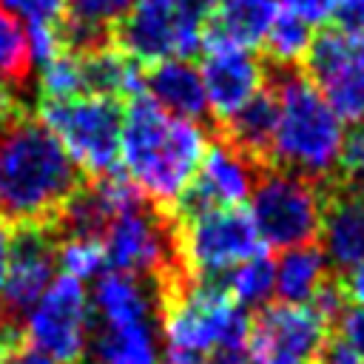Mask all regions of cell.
Here are the masks:
<instances>
[{"label":"cell","instance_id":"1","mask_svg":"<svg viewBox=\"0 0 364 364\" xmlns=\"http://www.w3.org/2000/svg\"><path fill=\"white\" fill-rule=\"evenodd\" d=\"M85 173L17 97L0 102V222L48 228Z\"/></svg>","mask_w":364,"mask_h":364},{"label":"cell","instance_id":"2","mask_svg":"<svg viewBox=\"0 0 364 364\" xmlns=\"http://www.w3.org/2000/svg\"><path fill=\"white\" fill-rule=\"evenodd\" d=\"M208 148V131L165 114L148 94L122 108L119 159L131 182L156 205H173L193 179Z\"/></svg>","mask_w":364,"mask_h":364},{"label":"cell","instance_id":"3","mask_svg":"<svg viewBox=\"0 0 364 364\" xmlns=\"http://www.w3.org/2000/svg\"><path fill=\"white\" fill-rule=\"evenodd\" d=\"M270 88L279 102L270 168H282L313 182L330 179L338 168L344 122L333 114L318 88L293 68H276Z\"/></svg>","mask_w":364,"mask_h":364},{"label":"cell","instance_id":"4","mask_svg":"<svg viewBox=\"0 0 364 364\" xmlns=\"http://www.w3.org/2000/svg\"><path fill=\"white\" fill-rule=\"evenodd\" d=\"M159 324L168 350L199 355H210L216 350H245L250 330L247 313L228 296L222 276L193 279L162 307Z\"/></svg>","mask_w":364,"mask_h":364},{"label":"cell","instance_id":"5","mask_svg":"<svg viewBox=\"0 0 364 364\" xmlns=\"http://www.w3.org/2000/svg\"><path fill=\"white\" fill-rule=\"evenodd\" d=\"M250 222L259 242L276 250L313 245L321 230L324 191L313 179L282 168H262L250 191Z\"/></svg>","mask_w":364,"mask_h":364},{"label":"cell","instance_id":"6","mask_svg":"<svg viewBox=\"0 0 364 364\" xmlns=\"http://www.w3.org/2000/svg\"><path fill=\"white\" fill-rule=\"evenodd\" d=\"M37 117L51 128L65 154L85 176H102L119 168L122 102L111 97L40 100Z\"/></svg>","mask_w":364,"mask_h":364},{"label":"cell","instance_id":"7","mask_svg":"<svg viewBox=\"0 0 364 364\" xmlns=\"http://www.w3.org/2000/svg\"><path fill=\"white\" fill-rule=\"evenodd\" d=\"M259 250V233L242 208H216L179 222V256L191 279L222 276Z\"/></svg>","mask_w":364,"mask_h":364},{"label":"cell","instance_id":"8","mask_svg":"<svg viewBox=\"0 0 364 364\" xmlns=\"http://www.w3.org/2000/svg\"><path fill=\"white\" fill-rule=\"evenodd\" d=\"M327 318L310 304L273 301L256 310L247 330L250 364H313L324 338Z\"/></svg>","mask_w":364,"mask_h":364},{"label":"cell","instance_id":"9","mask_svg":"<svg viewBox=\"0 0 364 364\" xmlns=\"http://www.w3.org/2000/svg\"><path fill=\"white\" fill-rule=\"evenodd\" d=\"M91 333V301L82 282L60 276L26 316V341L63 364H80Z\"/></svg>","mask_w":364,"mask_h":364},{"label":"cell","instance_id":"10","mask_svg":"<svg viewBox=\"0 0 364 364\" xmlns=\"http://www.w3.org/2000/svg\"><path fill=\"white\" fill-rule=\"evenodd\" d=\"M259 171L262 168L253 159H247L242 151H236L222 136H213V142H208L205 148V156L193 179L168 208L173 210L179 222L196 219L216 208H239L250 196Z\"/></svg>","mask_w":364,"mask_h":364},{"label":"cell","instance_id":"11","mask_svg":"<svg viewBox=\"0 0 364 364\" xmlns=\"http://www.w3.org/2000/svg\"><path fill=\"white\" fill-rule=\"evenodd\" d=\"M57 250L60 242L51 233V228L23 225V228H11L9 233V270L0 301L11 324H17L23 333H26V316L54 282Z\"/></svg>","mask_w":364,"mask_h":364},{"label":"cell","instance_id":"12","mask_svg":"<svg viewBox=\"0 0 364 364\" xmlns=\"http://www.w3.org/2000/svg\"><path fill=\"white\" fill-rule=\"evenodd\" d=\"M199 77L216 125L264 85V65L250 48H205Z\"/></svg>","mask_w":364,"mask_h":364},{"label":"cell","instance_id":"13","mask_svg":"<svg viewBox=\"0 0 364 364\" xmlns=\"http://www.w3.org/2000/svg\"><path fill=\"white\" fill-rule=\"evenodd\" d=\"M318 236L330 267L347 273L364 262V185L341 182L324 188Z\"/></svg>","mask_w":364,"mask_h":364},{"label":"cell","instance_id":"14","mask_svg":"<svg viewBox=\"0 0 364 364\" xmlns=\"http://www.w3.org/2000/svg\"><path fill=\"white\" fill-rule=\"evenodd\" d=\"M142 91H148V97L171 117L193 122L199 128L208 125V131H213V114L208 105V94L199 77V68L191 60H159L154 65L145 68L142 77Z\"/></svg>","mask_w":364,"mask_h":364},{"label":"cell","instance_id":"15","mask_svg":"<svg viewBox=\"0 0 364 364\" xmlns=\"http://www.w3.org/2000/svg\"><path fill=\"white\" fill-rule=\"evenodd\" d=\"M114 46L142 65L176 57L173 0H136L114 28Z\"/></svg>","mask_w":364,"mask_h":364},{"label":"cell","instance_id":"16","mask_svg":"<svg viewBox=\"0 0 364 364\" xmlns=\"http://www.w3.org/2000/svg\"><path fill=\"white\" fill-rule=\"evenodd\" d=\"M279 119V102L270 85H262L239 111L213 125V136H222L259 168H270V148Z\"/></svg>","mask_w":364,"mask_h":364},{"label":"cell","instance_id":"17","mask_svg":"<svg viewBox=\"0 0 364 364\" xmlns=\"http://www.w3.org/2000/svg\"><path fill=\"white\" fill-rule=\"evenodd\" d=\"M276 11V0H213L202 48H253L264 40Z\"/></svg>","mask_w":364,"mask_h":364},{"label":"cell","instance_id":"18","mask_svg":"<svg viewBox=\"0 0 364 364\" xmlns=\"http://www.w3.org/2000/svg\"><path fill=\"white\" fill-rule=\"evenodd\" d=\"M91 310L100 324H142L159 321V299L154 282L136 279L131 273H105L94 287ZM162 327V324H159Z\"/></svg>","mask_w":364,"mask_h":364},{"label":"cell","instance_id":"19","mask_svg":"<svg viewBox=\"0 0 364 364\" xmlns=\"http://www.w3.org/2000/svg\"><path fill=\"white\" fill-rule=\"evenodd\" d=\"M136 0H68L65 20L60 23V43L68 54H91L114 46L117 23Z\"/></svg>","mask_w":364,"mask_h":364},{"label":"cell","instance_id":"20","mask_svg":"<svg viewBox=\"0 0 364 364\" xmlns=\"http://www.w3.org/2000/svg\"><path fill=\"white\" fill-rule=\"evenodd\" d=\"M159 324H100L91 316L85 353L91 364H156L159 361Z\"/></svg>","mask_w":364,"mask_h":364},{"label":"cell","instance_id":"21","mask_svg":"<svg viewBox=\"0 0 364 364\" xmlns=\"http://www.w3.org/2000/svg\"><path fill=\"white\" fill-rule=\"evenodd\" d=\"M327 267L330 264H327L321 247H316V245L290 247L276 262V287H273V293L279 296V301L307 304L318 293V287L327 282Z\"/></svg>","mask_w":364,"mask_h":364},{"label":"cell","instance_id":"22","mask_svg":"<svg viewBox=\"0 0 364 364\" xmlns=\"http://www.w3.org/2000/svg\"><path fill=\"white\" fill-rule=\"evenodd\" d=\"M228 296L242 307H264L276 287V262L264 250L253 253L250 259L239 262L228 273H222Z\"/></svg>","mask_w":364,"mask_h":364},{"label":"cell","instance_id":"23","mask_svg":"<svg viewBox=\"0 0 364 364\" xmlns=\"http://www.w3.org/2000/svg\"><path fill=\"white\" fill-rule=\"evenodd\" d=\"M313 26L304 23L301 17L290 14V11H276L267 34H264V57L270 60L273 68H293L299 63H304L307 48L313 43Z\"/></svg>","mask_w":364,"mask_h":364},{"label":"cell","instance_id":"24","mask_svg":"<svg viewBox=\"0 0 364 364\" xmlns=\"http://www.w3.org/2000/svg\"><path fill=\"white\" fill-rule=\"evenodd\" d=\"M31 65H34V60L28 51L26 31L17 26L14 17L0 11V80L14 97L28 82Z\"/></svg>","mask_w":364,"mask_h":364},{"label":"cell","instance_id":"25","mask_svg":"<svg viewBox=\"0 0 364 364\" xmlns=\"http://www.w3.org/2000/svg\"><path fill=\"white\" fill-rule=\"evenodd\" d=\"M40 94H43V100L82 97L80 65H77V57L74 54L60 51L54 60L43 63V71H40Z\"/></svg>","mask_w":364,"mask_h":364},{"label":"cell","instance_id":"26","mask_svg":"<svg viewBox=\"0 0 364 364\" xmlns=\"http://www.w3.org/2000/svg\"><path fill=\"white\" fill-rule=\"evenodd\" d=\"M57 264L63 267L65 276L82 282L91 279L102 264H105V247L100 239H71L60 242L57 250Z\"/></svg>","mask_w":364,"mask_h":364},{"label":"cell","instance_id":"27","mask_svg":"<svg viewBox=\"0 0 364 364\" xmlns=\"http://www.w3.org/2000/svg\"><path fill=\"white\" fill-rule=\"evenodd\" d=\"M68 0H0V11L26 26H51L57 28L65 20Z\"/></svg>","mask_w":364,"mask_h":364},{"label":"cell","instance_id":"28","mask_svg":"<svg viewBox=\"0 0 364 364\" xmlns=\"http://www.w3.org/2000/svg\"><path fill=\"white\" fill-rule=\"evenodd\" d=\"M338 168L344 182L364 185V119L353 122L350 131H344L341 151H338Z\"/></svg>","mask_w":364,"mask_h":364},{"label":"cell","instance_id":"29","mask_svg":"<svg viewBox=\"0 0 364 364\" xmlns=\"http://www.w3.org/2000/svg\"><path fill=\"white\" fill-rule=\"evenodd\" d=\"M330 20L341 34L364 37V0H336Z\"/></svg>","mask_w":364,"mask_h":364},{"label":"cell","instance_id":"30","mask_svg":"<svg viewBox=\"0 0 364 364\" xmlns=\"http://www.w3.org/2000/svg\"><path fill=\"white\" fill-rule=\"evenodd\" d=\"M276 3H282L284 11L301 17L310 26L327 23L333 17V6H336V0H276Z\"/></svg>","mask_w":364,"mask_h":364},{"label":"cell","instance_id":"31","mask_svg":"<svg viewBox=\"0 0 364 364\" xmlns=\"http://www.w3.org/2000/svg\"><path fill=\"white\" fill-rule=\"evenodd\" d=\"M313 364H364V358L341 336H327Z\"/></svg>","mask_w":364,"mask_h":364},{"label":"cell","instance_id":"32","mask_svg":"<svg viewBox=\"0 0 364 364\" xmlns=\"http://www.w3.org/2000/svg\"><path fill=\"white\" fill-rule=\"evenodd\" d=\"M0 364H63V361L46 355L43 350H37L34 344H28L23 338V341H14L9 347H0Z\"/></svg>","mask_w":364,"mask_h":364},{"label":"cell","instance_id":"33","mask_svg":"<svg viewBox=\"0 0 364 364\" xmlns=\"http://www.w3.org/2000/svg\"><path fill=\"white\" fill-rule=\"evenodd\" d=\"M338 327H341V338L364 358V307L344 310L338 316Z\"/></svg>","mask_w":364,"mask_h":364},{"label":"cell","instance_id":"34","mask_svg":"<svg viewBox=\"0 0 364 364\" xmlns=\"http://www.w3.org/2000/svg\"><path fill=\"white\" fill-rule=\"evenodd\" d=\"M338 284H341V293H344L347 301H353L355 307H364V262L355 264V267H350L338 279Z\"/></svg>","mask_w":364,"mask_h":364},{"label":"cell","instance_id":"35","mask_svg":"<svg viewBox=\"0 0 364 364\" xmlns=\"http://www.w3.org/2000/svg\"><path fill=\"white\" fill-rule=\"evenodd\" d=\"M208 364H250L245 350H216L208 355Z\"/></svg>","mask_w":364,"mask_h":364},{"label":"cell","instance_id":"36","mask_svg":"<svg viewBox=\"0 0 364 364\" xmlns=\"http://www.w3.org/2000/svg\"><path fill=\"white\" fill-rule=\"evenodd\" d=\"M162 364H208V355L199 353H179V350H168Z\"/></svg>","mask_w":364,"mask_h":364},{"label":"cell","instance_id":"37","mask_svg":"<svg viewBox=\"0 0 364 364\" xmlns=\"http://www.w3.org/2000/svg\"><path fill=\"white\" fill-rule=\"evenodd\" d=\"M6 270H9V228L0 222V290L6 282Z\"/></svg>","mask_w":364,"mask_h":364},{"label":"cell","instance_id":"38","mask_svg":"<svg viewBox=\"0 0 364 364\" xmlns=\"http://www.w3.org/2000/svg\"><path fill=\"white\" fill-rule=\"evenodd\" d=\"M353 63H355L358 77L364 80V37H353Z\"/></svg>","mask_w":364,"mask_h":364},{"label":"cell","instance_id":"39","mask_svg":"<svg viewBox=\"0 0 364 364\" xmlns=\"http://www.w3.org/2000/svg\"><path fill=\"white\" fill-rule=\"evenodd\" d=\"M9 97H14V94H11V91L3 85V80H0V102H3V100H9Z\"/></svg>","mask_w":364,"mask_h":364}]
</instances>
